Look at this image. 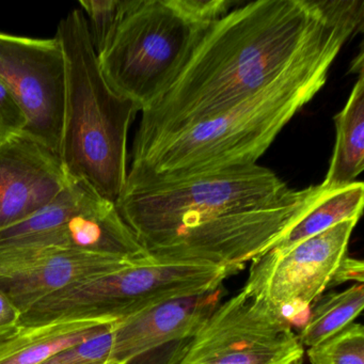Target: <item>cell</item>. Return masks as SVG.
Listing matches in <instances>:
<instances>
[{"label":"cell","instance_id":"obj_1","mask_svg":"<svg viewBox=\"0 0 364 364\" xmlns=\"http://www.w3.org/2000/svg\"><path fill=\"white\" fill-rule=\"evenodd\" d=\"M359 0H257L206 27L165 95L142 110L135 141L229 112L289 72L338 56L361 31Z\"/></svg>","mask_w":364,"mask_h":364},{"label":"cell","instance_id":"obj_2","mask_svg":"<svg viewBox=\"0 0 364 364\" xmlns=\"http://www.w3.org/2000/svg\"><path fill=\"white\" fill-rule=\"evenodd\" d=\"M262 166L124 187L116 205L150 257L240 272L269 251L323 195Z\"/></svg>","mask_w":364,"mask_h":364},{"label":"cell","instance_id":"obj_3","mask_svg":"<svg viewBox=\"0 0 364 364\" xmlns=\"http://www.w3.org/2000/svg\"><path fill=\"white\" fill-rule=\"evenodd\" d=\"M336 57L289 72L229 112L134 144L125 187L255 165L283 127L321 90Z\"/></svg>","mask_w":364,"mask_h":364},{"label":"cell","instance_id":"obj_4","mask_svg":"<svg viewBox=\"0 0 364 364\" xmlns=\"http://www.w3.org/2000/svg\"><path fill=\"white\" fill-rule=\"evenodd\" d=\"M67 63L65 120L59 157L65 173L117 203L127 178V135L140 112L104 80L82 9L57 28Z\"/></svg>","mask_w":364,"mask_h":364},{"label":"cell","instance_id":"obj_5","mask_svg":"<svg viewBox=\"0 0 364 364\" xmlns=\"http://www.w3.org/2000/svg\"><path fill=\"white\" fill-rule=\"evenodd\" d=\"M236 270L208 264L148 257L76 283L21 315V325L131 316L173 298L216 289Z\"/></svg>","mask_w":364,"mask_h":364},{"label":"cell","instance_id":"obj_6","mask_svg":"<svg viewBox=\"0 0 364 364\" xmlns=\"http://www.w3.org/2000/svg\"><path fill=\"white\" fill-rule=\"evenodd\" d=\"M208 26L195 22L176 0H133L97 56L102 75L142 112L165 95Z\"/></svg>","mask_w":364,"mask_h":364},{"label":"cell","instance_id":"obj_7","mask_svg":"<svg viewBox=\"0 0 364 364\" xmlns=\"http://www.w3.org/2000/svg\"><path fill=\"white\" fill-rule=\"evenodd\" d=\"M358 220H346L282 251L269 250L251 264L242 289L291 321L329 287L338 284Z\"/></svg>","mask_w":364,"mask_h":364},{"label":"cell","instance_id":"obj_8","mask_svg":"<svg viewBox=\"0 0 364 364\" xmlns=\"http://www.w3.org/2000/svg\"><path fill=\"white\" fill-rule=\"evenodd\" d=\"M304 358L291 321L242 289L208 317L181 364H302Z\"/></svg>","mask_w":364,"mask_h":364},{"label":"cell","instance_id":"obj_9","mask_svg":"<svg viewBox=\"0 0 364 364\" xmlns=\"http://www.w3.org/2000/svg\"><path fill=\"white\" fill-rule=\"evenodd\" d=\"M0 82L26 116L24 134L59 154L67 63L57 36L37 39L0 33Z\"/></svg>","mask_w":364,"mask_h":364},{"label":"cell","instance_id":"obj_10","mask_svg":"<svg viewBox=\"0 0 364 364\" xmlns=\"http://www.w3.org/2000/svg\"><path fill=\"white\" fill-rule=\"evenodd\" d=\"M223 285L173 298L117 321L112 364H181L221 304Z\"/></svg>","mask_w":364,"mask_h":364},{"label":"cell","instance_id":"obj_11","mask_svg":"<svg viewBox=\"0 0 364 364\" xmlns=\"http://www.w3.org/2000/svg\"><path fill=\"white\" fill-rule=\"evenodd\" d=\"M129 264L59 248L6 251L0 252V291L23 313L53 294Z\"/></svg>","mask_w":364,"mask_h":364},{"label":"cell","instance_id":"obj_12","mask_svg":"<svg viewBox=\"0 0 364 364\" xmlns=\"http://www.w3.org/2000/svg\"><path fill=\"white\" fill-rule=\"evenodd\" d=\"M69 180L59 154L26 134L0 144V230L46 208Z\"/></svg>","mask_w":364,"mask_h":364},{"label":"cell","instance_id":"obj_13","mask_svg":"<svg viewBox=\"0 0 364 364\" xmlns=\"http://www.w3.org/2000/svg\"><path fill=\"white\" fill-rule=\"evenodd\" d=\"M41 248L65 249L131 263L150 257L123 220L116 203L102 197L50 234Z\"/></svg>","mask_w":364,"mask_h":364},{"label":"cell","instance_id":"obj_14","mask_svg":"<svg viewBox=\"0 0 364 364\" xmlns=\"http://www.w3.org/2000/svg\"><path fill=\"white\" fill-rule=\"evenodd\" d=\"M114 321L76 319L22 327L16 336L0 343V364H42L56 353L104 331Z\"/></svg>","mask_w":364,"mask_h":364},{"label":"cell","instance_id":"obj_15","mask_svg":"<svg viewBox=\"0 0 364 364\" xmlns=\"http://www.w3.org/2000/svg\"><path fill=\"white\" fill-rule=\"evenodd\" d=\"M70 178V176H69ZM101 196L84 181L70 178L54 201L16 225L0 230V252L37 249L53 232Z\"/></svg>","mask_w":364,"mask_h":364},{"label":"cell","instance_id":"obj_16","mask_svg":"<svg viewBox=\"0 0 364 364\" xmlns=\"http://www.w3.org/2000/svg\"><path fill=\"white\" fill-rule=\"evenodd\" d=\"M336 144L321 186L329 191L357 182L364 168V75L358 80L344 108L334 117Z\"/></svg>","mask_w":364,"mask_h":364},{"label":"cell","instance_id":"obj_17","mask_svg":"<svg viewBox=\"0 0 364 364\" xmlns=\"http://www.w3.org/2000/svg\"><path fill=\"white\" fill-rule=\"evenodd\" d=\"M364 204V185L355 182L323 195L270 250L282 251L301 240L346 220H359Z\"/></svg>","mask_w":364,"mask_h":364},{"label":"cell","instance_id":"obj_18","mask_svg":"<svg viewBox=\"0 0 364 364\" xmlns=\"http://www.w3.org/2000/svg\"><path fill=\"white\" fill-rule=\"evenodd\" d=\"M363 306V284L319 298L298 336L302 346L310 348L342 331L359 316Z\"/></svg>","mask_w":364,"mask_h":364},{"label":"cell","instance_id":"obj_19","mask_svg":"<svg viewBox=\"0 0 364 364\" xmlns=\"http://www.w3.org/2000/svg\"><path fill=\"white\" fill-rule=\"evenodd\" d=\"M133 0H80L97 56L109 46Z\"/></svg>","mask_w":364,"mask_h":364},{"label":"cell","instance_id":"obj_20","mask_svg":"<svg viewBox=\"0 0 364 364\" xmlns=\"http://www.w3.org/2000/svg\"><path fill=\"white\" fill-rule=\"evenodd\" d=\"M311 364H364V328L353 323L306 350Z\"/></svg>","mask_w":364,"mask_h":364},{"label":"cell","instance_id":"obj_21","mask_svg":"<svg viewBox=\"0 0 364 364\" xmlns=\"http://www.w3.org/2000/svg\"><path fill=\"white\" fill-rule=\"evenodd\" d=\"M117 321L107 329L78 344L73 345L42 364H110L112 363V346H114V329Z\"/></svg>","mask_w":364,"mask_h":364},{"label":"cell","instance_id":"obj_22","mask_svg":"<svg viewBox=\"0 0 364 364\" xmlns=\"http://www.w3.org/2000/svg\"><path fill=\"white\" fill-rule=\"evenodd\" d=\"M27 118L11 93L0 82V144L24 133Z\"/></svg>","mask_w":364,"mask_h":364},{"label":"cell","instance_id":"obj_23","mask_svg":"<svg viewBox=\"0 0 364 364\" xmlns=\"http://www.w3.org/2000/svg\"><path fill=\"white\" fill-rule=\"evenodd\" d=\"M21 311L0 291V343L16 336L21 329Z\"/></svg>","mask_w":364,"mask_h":364},{"label":"cell","instance_id":"obj_24","mask_svg":"<svg viewBox=\"0 0 364 364\" xmlns=\"http://www.w3.org/2000/svg\"><path fill=\"white\" fill-rule=\"evenodd\" d=\"M110 364H112V363H110Z\"/></svg>","mask_w":364,"mask_h":364}]
</instances>
